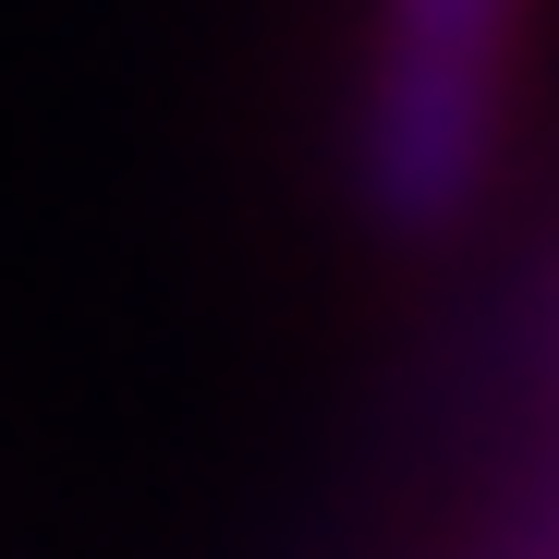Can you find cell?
Returning a JSON list of instances; mask_svg holds the SVG:
<instances>
[{"instance_id":"obj_1","label":"cell","mask_w":559,"mask_h":559,"mask_svg":"<svg viewBox=\"0 0 559 559\" xmlns=\"http://www.w3.org/2000/svg\"><path fill=\"white\" fill-rule=\"evenodd\" d=\"M523 0H378V61H365L353 122V195L390 243H438L487 195V146L511 98Z\"/></svg>"}]
</instances>
